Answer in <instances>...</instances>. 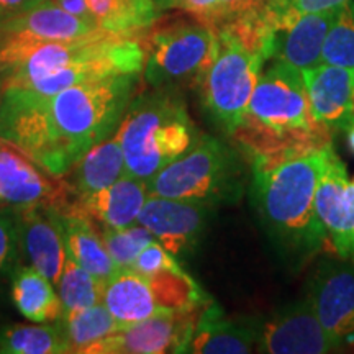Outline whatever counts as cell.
I'll use <instances>...</instances> for the list:
<instances>
[{
	"mask_svg": "<svg viewBox=\"0 0 354 354\" xmlns=\"http://www.w3.org/2000/svg\"><path fill=\"white\" fill-rule=\"evenodd\" d=\"M172 7L180 8L194 19L205 21L215 30L225 24L223 0H169V8Z\"/></svg>",
	"mask_w": 354,
	"mask_h": 354,
	"instance_id": "obj_33",
	"label": "cell"
},
{
	"mask_svg": "<svg viewBox=\"0 0 354 354\" xmlns=\"http://www.w3.org/2000/svg\"><path fill=\"white\" fill-rule=\"evenodd\" d=\"M41 2L44 0H0V20L19 15V13L30 10Z\"/></svg>",
	"mask_w": 354,
	"mask_h": 354,
	"instance_id": "obj_34",
	"label": "cell"
},
{
	"mask_svg": "<svg viewBox=\"0 0 354 354\" xmlns=\"http://www.w3.org/2000/svg\"><path fill=\"white\" fill-rule=\"evenodd\" d=\"M64 10L113 33L140 35L156 24V0H55Z\"/></svg>",
	"mask_w": 354,
	"mask_h": 354,
	"instance_id": "obj_18",
	"label": "cell"
},
{
	"mask_svg": "<svg viewBox=\"0 0 354 354\" xmlns=\"http://www.w3.org/2000/svg\"><path fill=\"white\" fill-rule=\"evenodd\" d=\"M125 154L117 135L109 136L99 145L92 146L84 156L63 176L69 192L76 197L94 194L125 174Z\"/></svg>",
	"mask_w": 354,
	"mask_h": 354,
	"instance_id": "obj_22",
	"label": "cell"
},
{
	"mask_svg": "<svg viewBox=\"0 0 354 354\" xmlns=\"http://www.w3.org/2000/svg\"><path fill=\"white\" fill-rule=\"evenodd\" d=\"M248 158L236 145L201 135L198 140L151 180V196L179 198L216 209L233 205L250 185Z\"/></svg>",
	"mask_w": 354,
	"mask_h": 354,
	"instance_id": "obj_5",
	"label": "cell"
},
{
	"mask_svg": "<svg viewBox=\"0 0 354 354\" xmlns=\"http://www.w3.org/2000/svg\"><path fill=\"white\" fill-rule=\"evenodd\" d=\"M256 335L258 353L326 354L344 348L322 326L305 297L276 310L271 315L248 318Z\"/></svg>",
	"mask_w": 354,
	"mask_h": 354,
	"instance_id": "obj_9",
	"label": "cell"
},
{
	"mask_svg": "<svg viewBox=\"0 0 354 354\" xmlns=\"http://www.w3.org/2000/svg\"><path fill=\"white\" fill-rule=\"evenodd\" d=\"M95 30L100 28L64 10L55 0H44L30 10L0 20V35L33 39H71Z\"/></svg>",
	"mask_w": 354,
	"mask_h": 354,
	"instance_id": "obj_21",
	"label": "cell"
},
{
	"mask_svg": "<svg viewBox=\"0 0 354 354\" xmlns=\"http://www.w3.org/2000/svg\"><path fill=\"white\" fill-rule=\"evenodd\" d=\"M335 10L305 13L294 25L274 35L272 59L305 71L322 64V48Z\"/></svg>",
	"mask_w": 354,
	"mask_h": 354,
	"instance_id": "obj_20",
	"label": "cell"
},
{
	"mask_svg": "<svg viewBox=\"0 0 354 354\" xmlns=\"http://www.w3.org/2000/svg\"><path fill=\"white\" fill-rule=\"evenodd\" d=\"M218 51L198 92L203 110L221 131L232 135L241 125L248 105L268 59L232 26L216 28Z\"/></svg>",
	"mask_w": 354,
	"mask_h": 354,
	"instance_id": "obj_6",
	"label": "cell"
},
{
	"mask_svg": "<svg viewBox=\"0 0 354 354\" xmlns=\"http://www.w3.org/2000/svg\"><path fill=\"white\" fill-rule=\"evenodd\" d=\"M0 203H3V201H2V198H0Z\"/></svg>",
	"mask_w": 354,
	"mask_h": 354,
	"instance_id": "obj_39",
	"label": "cell"
},
{
	"mask_svg": "<svg viewBox=\"0 0 354 354\" xmlns=\"http://www.w3.org/2000/svg\"><path fill=\"white\" fill-rule=\"evenodd\" d=\"M333 145L277 162L251 165L248 185L266 236L292 271L308 264L326 245L315 197Z\"/></svg>",
	"mask_w": 354,
	"mask_h": 354,
	"instance_id": "obj_2",
	"label": "cell"
},
{
	"mask_svg": "<svg viewBox=\"0 0 354 354\" xmlns=\"http://www.w3.org/2000/svg\"><path fill=\"white\" fill-rule=\"evenodd\" d=\"M313 117L331 133L354 120V69L318 64L302 71Z\"/></svg>",
	"mask_w": 354,
	"mask_h": 354,
	"instance_id": "obj_16",
	"label": "cell"
},
{
	"mask_svg": "<svg viewBox=\"0 0 354 354\" xmlns=\"http://www.w3.org/2000/svg\"><path fill=\"white\" fill-rule=\"evenodd\" d=\"M346 138H348V145H349V149L354 153V120L351 122V125H349L346 130Z\"/></svg>",
	"mask_w": 354,
	"mask_h": 354,
	"instance_id": "obj_35",
	"label": "cell"
},
{
	"mask_svg": "<svg viewBox=\"0 0 354 354\" xmlns=\"http://www.w3.org/2000/svg\"><path fill=\"white\" fill-rule=\"evenodd\" d=\"M215 209L179 198L151 196L140 212L138 223L148 228L174 258L196 253Z\"/></svg>",
	"mask_w": 354,
	"mask_h": 354,
	"instance_id": "obj_11",
	"label": "cell"
},
{
	"mask_svg": "<svg viewBox=\"0 0 354 354\" xmlns=\"http://www.w3.org/2000/svg\"><path fill=\"white\" fill-rule=\"evenodd\" d=\"M125 154L128 174L148 183L183 156L201 136L180 91L153 87L133 97L115 131Z\"/></svg>",
	"mask_w": 354,
	"mask_h": 354,
	"instance_id": "obj_4",
	"label": "cell"
},
{
	"mask_svg": "<svg viewBox=\"0 0 354 354\" xmlns=\"http://www.w3.org/2000/svg\"><path fill=\"white\" fill-rule=\"evenodd\" d=\"M140 79L141 74H117L51 95L3 88L0 140L51 176L63 177L92 146L115 135Z\"/></svg>",
	"mask_w": 354,
	"mask_h": 354,
	"instance_id": "obj_1",
	"label": "cell"
},
{
	"mask_svg": "<svg viewBox=\"0 0 354 354\" xmlns=\"http://www.w3.org/2000/svg\"><path fill=\"white\" fill-rule=\"evenodd\" d=\"M2 99H3V82H2V77H0V107H2Z\"/></svg>",
	"mask_w": 354,
	"mask_h": 354,
	"instance_id": "obj_37",
	"label": "cell"
},
{
	"mask_svg": "<svg viewBox=\"0 0 354 354\" xmlns=\"http://www.w3.org/2000/svg\"><path fill=\"white\" fill-rule=\"evenodd\" d=\"M348 0H261L258 19L272 35L289 28L305 13L335 10Z\"/></svg>",
	"mask_w": 354,
	"mask_h": 354,
	"instance_id": "obj_29",
	"label": "cell"
},
{
	"mask_svg": "<svg viewBox=\"0 0 354 354\" xmlns=\"http://www.w3.org/2000/svg\"><path fill=\"white\" fill-rule=\"evenodd\" d=\"M56 287L64 310H81L102 302L104 286L69 254Z\"/></svg>",
	"mask_w": 354,
	"mask_h": 354,
	"instance_id": "obj_28",
	"label": "cell"
},
{
	"mask_svg": "<svg viewBox=\"0 0 354 354\" xmlns=\"http://www.w3.org/2000/svg\"><path fill=\"white\" fill-rule=\"evenodd\" d=\"M15 216L21 251L56 286L68 258L61 210L46 205L19 207Z\"/></svg>",
	"mask_w": 354,
	"mask_h": 354,
	"instance_id": "obj_15",
	"label": "cell"
},
{
	"mask_svg": "<svg viewBox=\"0 0 354 354\" xmlns=\"http://www.w3.org/2000/svg\"><path fill=\"white\" fill-rule=\"evenodd\" d=\"M100 233L117 269L130 268L141 251L154 241L151 232L138 221L125 228H100Z\"/></svg>",
	"mask_w": 354,
	"mask_h": 354,
	"instance_id": "obj_30",
	"label": "cell"
},
{
	"mask_svg": "<svg viewBox=\"0 0 354 354\" xmlns=\"http://www.w3.org/2000/svg\"><path fill=\"white\" fill-rule=\"evenodd\" d=\"M209 302L183 268L151 276L131 268L117 269L102 287V304L120 325H135L159 313L198 308Z\"/></svg>",
	"mask_w": 354,
	"mask_h": 354,
	"instance_id": "obj_8",
	"label": "cell"
},
{
	"mask_svg": "<svg viewBox=\"0 0 354 354\" xmlns=\"http://www.w3.org/2000/svg\"><path fill=\"white\" fill-rule=\"evenodd\" d=\"M19 227L15 212L0 209V274L10 271L19 259Z\"/></svg>",
	"mask_w": 354,
	"mask_h": 354,
	"instance_id": "obj_31",
	"label": "cell"
},
{
	"mask_svg": "<svg viewBox=\"0 0 354 354\" xmlns=\"http://www.w3.org/2000/svg\"><path fill=\"white\" fill-rule=\"evenodd\" d=\"M351 185H353V187H354V179H353V183H351Z\"/></svg>",
	"mask_w": 354,
	"mask_h": 354,
	"instance_id": "obj_38",
	"label": "cell"
},
{
	"mask_svg": "<svg viewBox=\"0 0 354 354\" xmlns=\"http://www.w3.org/2000/svg\"><path fill=\"white\" fill-rule=\"evenodd\" d=\"M322 63L354 69V0L336 8L323 41Z\"/></svg>",
	"mask_w": 354,
	"mask_h": 354,
	"instance_id": "obj_27",
	"label": "cell"
},
{
	"mask_svg": "<svg viewBox=\"0 0 354 354\" xmlns=\"http://www.w3.org/2000/svg\"><path fill=\"white\" fill-rule=\"evenodd\" d=\"M202 308L203 305L146 318L92 343L82 354L185 353Z\"/></svg>",
	"mask_w": 354,
	"mask_h": 354,
	"instance_id": "obj_10",
	"label": "cell"
},
{
	"mask_svg": "<svg viewBox=\"0 0 354 354\" xmlns=\"http://www.w3.org/2000/svg\"><path fill=\"white\" fill-rule=\"evenodd\" d=\"M12 299L21 315L35 323L56 322L64 312L55 284L33 266L13 271Z\"/></svg>",
	"mask_w": 354,
	"mask_h": 354,
	"instance_id": "obj_24",
	"label": "cell"
},
{
	"mask_svg": "<svg viewBox=\"0 0 354 354\" xmlns=\"http://www.w3.org/2000/svg\"><path fill=\"white\" fill-rule=\"evenodd\" d=\"M331 136L313 117L302 71L276 59L261 73L232 140L256 165L318 151L331 145Z\"/></svg>",
	"mask_w": 354,
	"mask_h": 354,
	"instance_id": "obj_3",
	"label": "cell"
},
{
	"mask_svg": "<svg viewBox=\"0 0 354 354\" xmlns=\"http://www.w3.org/2000/svg\"><path fill=\"white\" fill-rule=\"evenodd\" d=\"M55 323L63 335L68 351L79 354L92 343L120 330V325L102 302L81 310H64Z\"/></svg>",
	"mask_w": 354,
	"mask_h": 354,
	"instance_id": "obj_25",
	"label": "cell"
},
{
	"mask_svg": "<svg viewBox=\"0 0 354 354\" xmlns=\"http://www.w3.org/2000/svg\"><path fill=\"white\" fill-rule=\"evenodd\" d=\"M35 165L19 149L0 140V198L15 207L46 205L66 209L64 180Z\"/></svg>",
	"mask_w": 354,
	"mask_h": 354,
	"instance_id": "obj_14",
	"label": "cell"
},
{
	"mask_svg": "<svg viewBox=\"0 0 354 354\" xmlns=\"http://www.w3.org/2000/svg\"><path fill=\"white\" fill-rule=\"evenodd\" d=\"M256 349L254 328L248 318H228L218 305L207 302L197 318L185 353L246 354Z\"/></svg>",
	"mask_w": 354,
	"mask_h": 354,
	"instance_id": "obj_19",
	"label": "cell"
},
{
	"mask_svg": "<svg viewBox=\"0 0 354 354\" xmlns=\"http://www.w3.org/2000/svg\"><path fill=\"white\" fill-rule=\"evenodd\" d=\"M159 8H169V0H156Z\"/></svg>",
	"mask_w": 354,
	"mask_h": 354,
	"instance_id": "obj_36",
	"label": "cell"
},
{
	"mask_svg": "<svg viewBox=\"0 0 354 354\" xmlns=\"http://www.w3.org/2000/svg\"><path fill=\"white\" fill-rule=\"evenodd\" d=\"M69 353L56 323L53 325H10L0 330V354H63Z\"/></svg>",
	"mask_w": 354,
	"mask_h": 354,
	"instance_id": "obj_26",
	"label": "cell"
},
{
	"mask_svg": "<svg viewBox=\"0 0 354 354\" xmlns=\"http://www.w3.org/2000/svg\"><path fill=\"white\" fill-rule=\"evenodd\" d=\"M315 209L331 251L342 261L354 264V187L335 148L318 184Z\"/></svg>",
	"mask_w": 354,
	"mask_h": 354,
	"instance_id": "obj_13",
	"label": "cell"
},
{
	"mask_svg": "<svg viewBox=\"0 0 354 354\" xmlns=\"http://www.w3.org/2000/svg\"><path fill=\"white\" fill-rule=\"evenodd\" d=\"M145 81L151 87L198 88L218 51V33L197 19L166 24L145 39Z\"/></svg>",
	"mask_w": 354,
	"mask_h": 354,
	"instance_id": "obj_7",
	"label": "cell"
},
{
	"mask_svg": "<svg viewBox=\"0 0 354 354\" xmlns=\"http://www.w3.org/2000/svg\"><path fill=\"white\" fill-rule=\"evenodd\" d=\"M136 272L151 276V274L161 271H171V269L180 268L177 259L159 241H151L143 251L138 254V258L133 261L130 266Z\"/></svg>",
	"mask_w": 354,
	"mask_h": 354,
	"instance_id": "obj_32",
	"label": "cell"
},
{
	"mask_svg": "<svg viewBox=\"0 0 354 354\" xmlns=\"http://www.w3.org/2000/svg\"><path fill=\"white\" fill-rule=\"evenodd\" d=\"M61 218L68 254L104 286L117 268L105 248L100 228L87 216L69 209L61 210Z\"/></svg>",
	"mask_w": 354,
	"mask_h": 354,
	"instance_id": "obj_23",
	"label": "cell"
},
{
	"mask_svg": "<svg viewBox=\"0 0 354 354\" xmlns=\"http://www.w3.org/2000/svg\"><path fill=\"white\" fill-rule=\"evenodd\" d=\"M307 299L336 342L343 346L354 343V264L322 261L308 279Z\"/></svg>",
	"mask_w": 354,
	"mask_h": 354,
	"instance_id": "obj_12",
	"label": "cell"
},
{
	"mask_svg": "<svg viewBox=\"0 0 354 354\" xmlns=\"http://www.w3.org/2000/svg\"><path fill=\"white\" fill-rule=\"evenodd\" d=\"M148 197V183L125 172L117 183L88 196L77 197L66 209L87 216L100 228H125L138 221Z\"/></svg>",
	"mask_w": 354,
	"mask_h": 354,
	"instance_id": "obj_17",
	"label": "cell"
}]
</instances>
